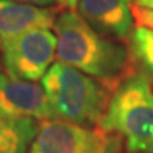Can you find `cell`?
<instances>
[{
  "label": "cell",
  "mask_w": 153,
  "mask_h": 153,
  "mask_svg": "<svg viewBox=\"0 0 153 153\" xmlns=\"http://www.w3.org/2000/svg\"><path fill=\"white\" fill-rule=\"evenodd\" d=\"M52 30L59 63L112 83H119L134 69L126 46L94 31L71 9L57 14Z\"/></svg>",
  "instance_id": "cell-1"
},
{
  "label": "cell",
  "mask_w": 153,
  "mask_h": 153,
  "mask_svg": "<svg viewBox=\"0 0 153 153\" xmlns=\"http://www.w3.org/2000/svg\"><path fill=\"white\" fill-rule=\"evenodd\" d=\"M41 84L54 119L87 128L100 125L117 85L59 61L46 71Z\"/></svg>",
  "instance_id": "cell-2"
},
{
  "label": "cell",
  "mask_w": 153,
  "mask_h": 153,
  "mask_svg": "<svg viewBox=\"0 0 153 153\" xmlns=\"http://www.w3.org/2000/svg\"><path fill=\"white\" fill-rule=\"evenodd\" d=\"M98 126L115 134L128 153H153V89L144 73L133 69L120 79Z\"/></svg>",
  "instance_id": "cell-3"
},
{
  "label": "cell",
  "mask_w": 153,
  "mask_h": 153,
  "mask_svg": "<svg viewBox=\"0 0 153 153\" xmlns=\"http://www.w3.org/2000/svg\"><path fill=\"white\" fill-rule=\"evenodd\" d=\"M120 149L121 140L100 126L47 119L40 121L28 153H119Z\"/></svg>",
  "instance_id": "cell-4"
},
{
  "label": "cell",
  "mask_w": 153,
  "mask_h": 153,
  "mask_svg": "<svg viewBox=\"0 0 153 153\" xmlns=\"http://www.w3.org/2000/svg\"><path fill=\"white\" fill-rule=\"evenodd\" d=\"M57 40L49 28H32L1 46V61L9 75L23 80L42 79L56 56Z\"/></svg>",
  "instance_id": "cell-5"
},
{
  "label": "cell",
  "mask_w": 153,
  "mask_h": 153,
  "mask_svg": "<svg viewBox=\"0 0 153 153\" xmlns=\"http://www.w3.org/2000/svg\"><path fill=\"white\" fill-rule=\"evenodd\" d=\"M0 111L36 120L54 119L44 88L0 71Z\"/></svg>",
  "instance_id": "cell-6"
},
{
  "label": "cell",
  "mask_w": 153,
  "mask_h": 153,
  "mask_svg": "<svg viewBox=\"0 0 153 153\" xmlns=\"http://www.w3.org/2000/svg\"><path fill=\"white\" fill-rule=\"evenodd\" d=\"M134 0H78L79 16L98 33L128 41L133 32Z\"/></svg>",
  "instance_id": "cell-7"
},
{
  "label": "cell",
  "mask_w": 153,
  "mask_h": 153,
  "mask_svg": "<svg viewBox=\"0 0 153 153\" xmlns=\"http://www.w3.org/2000/svg\"><path fill=\"white\" fill-rule=\"evenodd\" d=\"M56 17V8L0 0V49L10 38L32 28H52Z\"/></svg>",
  "instance_id": "cell-8"
},
{
  "label": "cell",
  "mask_w": 153,
  "mask_h": 153,
  "mask_svg": "<svg viewBox=\"0 0 153 153\" xmlns=\"http://www.w3.org/2000/svg\"><path fill=\"white\" fill-rule=\"evenodd\" d=\"M36 119L0 111V153H27L38 131Z\"/></svg>",
  "instance_id": "cell-9"
},
{
  "label": "cell",
  "mask_w": 153,
  "mask_h": 153,
  "mask_svg": "<svg viewBox=\"0 0 153 153\" xmlns=\"http://www.w3.org/2000/svg\"><path fill=\"white\" fill-rule=\"evenodd\" d=\"M128 41L133 60L148 78L153 79V30L137 26Z\"/></svg>",
  "instance_id": "cell-10"
},
{
  "label": "cell",
  "mask_w": 153,
  "mask_h": 153,
  "mask_svg": "<svg viewBox=\"0 0 153 153\" xmlns=\"http://www.w3.org/2000/svg\"><path fill=\"white\" fill-rule=\"evenodd\" d=\"M131 12H133V17L137 26L153 30V9L143 8L137 5V4H133Z\"/></svg>",
  "instance_id": "cell-11"
},
{
  "label": "cell",
  "mask_w": 153,
  "mask_h": 153,
  "mask_svg": "<svg viewBox=\"0 0 153 153\" xmlns=\"http://www.w3.org/2000/svg\"><path fill=\"white\" fill-rule=\"evenodd\" d=\"M13 1L32 4V5H37V7H49V5H52V4H54L55 0H13Z\"/></svg>",
  "instance_id": "cell-12"
},
{
  "label": "cell",
  "mask_w": 153,
  "mask_h": 153,
  "mask_svg": "<svg viewBox=\"0 0 153 153\" xmlns=\"http://www.w3.org/2000/svg\"><path fill=\"white\" fill-rule=\"evenodd\" d=\"M57 4L63 8L66 9H71L73 10L74 8H76V4H78V0H56Z\"/></svg>",
  "instance_id": "cell-13"
},
{
  "label": "cell",
  "mask_w": 153,
  "mask_h": 153,
  "mask_svg": "<svg viewBox=\"0 0 153 153\" xmlns=\"http://www.w3.org/2000/svg\"><path fill=\"white\" fill-rule=\"evenodd\" d=\"M134 4L143 7V8L153 9V0H134Z\"/></svg>",
  "instance_id": "cell-14"
}]
</instances>
